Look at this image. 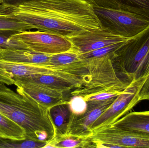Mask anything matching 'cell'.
<instances>
[{"label": "cell", "mask_w": 149, "mask_h": 148, "mask_svg": "<svg viewBox=\"0 0 149 148\" xmlns=\"http://www.w3.org/2000/svg\"><path fill=\"white\" fill-rule=\"evenodd\" d=\"M145 76L134 79L118 96L110 107L94 123L91 127L92 132L104 126L112 125L140 102L139 93Z\"/></svg>", "instance_id": "5b68a950"}, {"label": "cell", "mask_w": 149, "mask_h": 148, "mask_svg": "<svg viewBox=\"0 0 149 148\" xmlns=\"http://www.w3.org/2000/svg\"><path fill=\"white\" fill-rule=\"evenodd\" d=\"M112 125L149 136V111L128 113Z\"/></svg>", "instance_id": "5bb4252c"}, {"label": "cell", "mask_w": 149, "mask_h": 148, "mask_svg": "<svg viewBox=\"0 0 149 148\" xmlns=\"http://www.w3.org/2000/svg\"><path fill=\"white\" fill-rule=\"evenodd\" d=\"M32 29L29 24L17 19L13 12V7L5 5L0 1V30L22 32Z\"/></svg>", "instance_id": "9a60e30c"}, {"label": "cell", "mask_w": 149, "mask_h": 148, "mask_svg": "<svg viewBox=\"0 0 149 148\" xmlns=\"http://www.w3.org/2000/svg\"><path fill=\"white\" fill-rule=\"evenodd\" d=\"M62 66L32 65L12 62L0 60V83L10 85L14 84L13 79L38 74H52L62 70Z\"/></svg>", "instance_id": "8fae6325"}, {"label": "cell", "mask_w": 149, "mask_h": 148, "mask_svg": "<svg viewBox=\"0 0 149 148\" xmlns=\"http://www.w3.org/2000/svg\"><path fill=\"white\" fill-rule=\"evenodd\" d=\"M102 28L131 37L149 29V20L126 10L94 7Z\"/></svg>", "instance_id": "277c9868"}, {"label": "cell", "mask_w": 149, "mask_h": 148, "mask_svg": "<svg viewBox=\"0 0 149 148\" xmlns=\"http://www.w3.org/2000/svg\"><path fill=\"white\" fill-rule=\"evenodd\" d=\"M112 54L86 59L89 81L81 88L71 91V96L85 98L100 93L120 94L128 87L135 79L121 69Z\"/></svg>", "instance_id": "3957f363"}, {"label": "cell", "mask_w": 149, "mask_h": 148, "mask_svg": "<svg viewBox=\"0 0 149 148\" xmlns=\"http://www.w3.org/2000/svg\"><path fill=\"white\" fill-rule=\"evenodd\" d=\"M49 113L56 130V136L66 134L71 111L68 101L53 106L49 109Z\"/></svg>", "instance_id": "2e32d148"}, {"label": "cell", "mask_w": 149, "mask_h": 148, "mask_svg": "<svg viewBox=\"0 0 149 148\" xmlns=\"http://www.w3.org/2000/svg\"><path fill=\"white\" fill-rule=\"evenodd\" d=\"M149 31L147 30L135 36L128 37L102 28L66 38L71 43L72 48L81 54L116 43L137 40Z\"/></svg>", "instance_id": "ba28073f"}, {"label": "cell", "mask_w": 149, "mask_h": 148, "mask_svg": "<svg viewBox=\"0 0 149 148\" xmlns=\"http://www.w3.org/2000/svg\"><path fill=\"white\" fill-rule=\"evenodd\" d=\"M0 137H1V136L0 135Z\"/></svg>", "instance_id": "f1b7e54d"}, {"label": "cell", "mask_w": 149, "mask_h": 148, "mask_svg": "<svg viewBox=\"0 0 149 148\" xmlns=\"http://www.w3.org/2000/svg\"><path fill=\"white\" fill-rule=\"evenodd\" d=\"M12 37L23 43L31 50L51 55L66 52L72 48L71 43L66 37L39 30H27Z\"/></svg>", "instance_id": "52a82bcc"}, {"label": "cell", "mask_w": 149, "mask_h": 148, "mask_svg": "<svg viewBox=\"0 0 149 148\" xmlns=\"http://www.w3.org/2000/svg\"><path fill=\"white\" fill-rule=\"evenodd\" d=\"M44 148H95V145L87 138L64 135L56 136Z\"/></svg>", "instance_id": "e0dca14e"}, {"label": "cell", "mask_w": 149, "mask_h": 148, "mask_svg": "<svg viewBox=\"0 0 149 148\" xmlns=\"http://www.w3.org/2000/svg\"><path fill=\"white\" fill-rule=\"evenodd\" d=\"M93 7L126 10L127 3H132L142 9L149 10V0H86Z\"/></svg>", "instance_id": "d6986e66"}, {"label": "cell", "mask_w": 149, "mask_h": 148, "mask_svg": "<svg viewBox=\"0 0 149 148\" xmlns=\"http://www.w3.org/2000/svg\"><path fill=\"white\" fill-rule=\"evenodd\" d=\"M13 12L32 29L66 38L102 29L86 0H32L13 7Z\"/></svg>", "instance_id": "6da1fadb"}, {"label": "cell", "mask_w": 149, "mask_h": 148, "mask_svg": "<svg viewBox=\"0 0 149 148\" xmlns=\"http://www.w3.org/2000/svg\"><path fill=\"white\" fill-rule=\"evenodd\" d=\"M68 103L72 114L75 115L82 114L86 110L87 103L82 96H72Z\"/></svg>", "instance_id": "cb8c5ba5"}, {"label": "cell", "mask_w": 149, "mask_h": 148, "mask_svg": "<svg viewBox=\"0 0 149 148\" xmlns=\"http://www.w3.org/2000/svg\"><path fill=\"white\" fill-rule=\"evenodd\" d=\"M120 94L110 93H103L86 97L85 100L88 101H104L117 97Z\"/></svg>", "instance_id": "484cf974"}, {"label": "cell", "mask_w": 149, "mask_h": 148, "mask_svg": "<svg viewBox=\"0 0 149 148\" xmlns=\"http://www.w3.org/2000/svg\"><path fill=\"white\" fill-rule=\"evenodd\" d=\"M80 54L78 51L72 48L66 52L52 55L51 56L49 61L42 65L59 66L68 65L82 59L81 57Z\"/></svg>", "instance_id": "ffe728a7"}, {"label": "cell", "mask_w": 149, "mask_h": 148, "mask_svg": "<svg viewBox=\"0 0 149 148\" xmlns=\"http://www.w3.org/2000/svg\"><path fill=\"white\" fill-rule=\"evenodd\" d=\"M0 113L22 127L26 139L49 142L56 136L49 109L0 83Z\"/></svg>", "instance_id": "7a4b0ae2"}, {"label": "cell", "mask_w": 149, "mask_h": 148, "mask_svg": "<svg viewBox=\"0 0 149 148\" xmlns=\"http://www.w3.org/2000/svg\"><path fill=\"white\" fill-rule=\"evenodd\" d=\"M132 41L119 43H116V44L109 45L107 47H103L95 50L90 52L80 54V56L82 59H89V58L104 56L113 53L125 44Z\"/></svg>", "instance_id": "603a6c76"}, {"label": "cell", "mask_w": 149, "mask_h": 148, "mask_svg": "<svg viewBox=\"0 0 149 148\" xmlns=\"http://www.w3.org/2000/svg\"><path fill=\"white\" fill-rule=\"evenodd\" d=\"M132 41L112 54V57L121 69L135 79L139 78L142 66L149 48V34L142 42Z\"/></svg>", "instance_id": "9c48e42d"}, {"label": "cell", "mask_w": 149, "mask_h": 148, "mask_svg": "<svg viewBox=\"0 0 149 148\" xmlns=\"http://www.w3.org/2000/svg\"><path fill=\"white\" fill-rule=\"evenodd\" d=\"M104 101H88L86 112L80 115L72 114L65 135L87 138L92 134L91 127L94 123L110 107L116 99Z\"/></svg>", "instance_id": "30bf717a"}, {"label": "cell", "mask_w": 149, "mask_h": 148, "mask_svg": "<svg viewBox=\"0 0 149 148\" xmlns=\"http://www.w3.org/2000/svg\"><path fill=\"white\" fill-rule=\"evenodd\" d=\"M51 55L29 50L0 49V60L32 65H45Z\"/></svg>", "instance_id": "4fadbf2b"}, {"label": "cell", "mask_w": 149, "mask_h": 148, "mask_svg": "<svg viewBox=\"0 0 149 148\" xmlns=\"http://www.w3.org/2000/svg\"><path fill=\"white\" fill-rule=\"evenodd\" d=\"M149 71V48L139 74V78L145 76Z\"/></svg>", "instance_id": "4316f807"}, {"label": "cell", "mask_w": 149, "mask_h": 148, "mask_svg": "<svg viewBox=\"0 0 149 148\" xmlns=\"http://www.w3.org/2000/svg\"><path fill=\"white\" fill-rule=\"evenodd\" d=\"M145 80L139 93L140 101L149 100V71L145 76Z\"/></svg>", "instance_id": "d4e9b609"}, {"label": "cell", "mask_w": 149, "mask_h": 148, "mask_svg": "<svg viewBox=\"0 0 149 148\" xmlns=\"http://www.w3.org/2000/svg\"><path fill=\"white\" fill-rule=\"evenodd\" d=\"M48 142L28 139L15 140L0 137V148H44Z\"/></svg>", "instance_id": "44dd1931"}, {"label": "cell", "mask_w": 149, "mask_h": 148, "mask_svg": "<svg viewBox=\"0 0 149 148\" xmlns=\"http://www.w3.org/2000/svg\"><path fill=\"white\" fill-rule=\"evenodd\" d=\"M0 135L15 140L26 139L25 130L18 124L0 113Z\"/></svg>", "instance_id": "ac0fdd59"}, {"label": "cell", "mask_w": 149, "mask_h": 148, "mask_svg": "<svg viewBox=\"0 0 149 148\" xmlns=\"http://www.w3.org/2000/svg\"><path fill=\"white\" fill-rule=\"evenodd\" d=\"M88 139L96 143H107L119 148H149V136L109 125L93 131Z\"/></svg>", "instance_id": "8992f818"}, {"label": "cell", "mask_w": 149, "mask_h": 148, "mask_svg": "<svg viewBox=\"0 0 149 148\" xmlns=\"http://www.w3.org/2000/svg\"><path fill=\"white\" fill-rule=\"evenodd\" d=\"M32 0H1L2 3L11 6L12 7H17L26 2Z\"/></svg>", "instance_id": "83f0119b"}, {"label": "cell", "mask_w": 149, "mask_h": 148, "mask_svg": "<svg viewBox=\"0 0 149 148\" xmlns=\"http://www.w3.org/2000/svg\"><path fill=\"white\" fill-rule=\"evenodd\" d=\"M17 92L28 95L47 108L65 101V93L47 85L33 82L15 81Z\"/></svg>", "instance_id": "7c38bea8"}, {"label": "cell", "mask_w": 149, "mask_h": 148, "mask_svg": "<svg viewBox=\"0 0 149 148\" xmlns=\"http://www.w3.org/2000/svg\"><path fill=\"white\" fill-rule=\"evenodd\" d=\"M19 33L12 30H0V49L31 50L23 43L12 38V36Z\"/></svg>", "instance_id": "7402d4cb"}]
</instances>
